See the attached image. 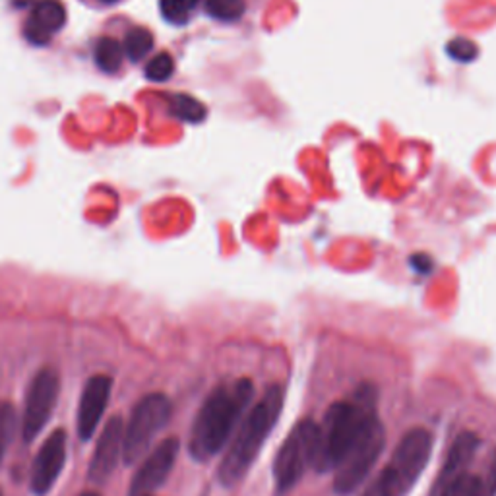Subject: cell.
Wrapping results in <instances>:
<instances>
[{"label":"cell","instance_id":"6da1fadb","mask_svg":"<svg viewBox=\"0 0 496 496\" xmlns=\"http://www.w3.org/2000/svg\"><path fill=\"white\" fill-rule=\"evenodd\" d=\"M376 401V388L372 384H360L353 398L329 406L316 430L313 469L318 473L336 471L360 434L372 421L378 419Z\"/></svg>","mask_w":496,"mask_h":496},{"label":"cell","instance_id":"7a4b0ae2","mask_svg":"<svg viewBox=\"0 0 496 496\" xmlns=\"http://www.w3.org/2000/svg\"><path fill=\"white\" fill-rule=\"evenodd\" d=\"M254 396L251 378H236L217 386L205 398L190 430L189 452L196 461H210L223 450Z\"/></svg>","mask_w":496,"mask_h":496},{"label":"cell","instance_id":"3957f363","mask_svg":"<svg viewBox=\"0 0 496 496\" xmlns=\"http://www.w3.org/2000/svg\"><path fill=\"white\" fill-rule=\"evenodd\" d=\"M283 409V390L279 386H270L260 401L246 413L243 422L236 427V434L229 450L223 456L217 479L223 487H235L244 479L248 469L252 468L254 460L260 453L267 434L272 432Z\"/></svg>","mask_w":496,"mask_h":496},{"label":"cell","instance_id":"277c9868","mask_svg":"<svg viewBox=\"0 0 496 496\" xmlns=\"http://www.w3.org/2000/svg\"><path fill=\"white\" fill-rule=\"evenodd\" d=\"M432 446L434 438L427 429L415 427L403 434L396 452L372 487L376 496H406L425 471Z\"/></svg>","mask_w":496,"mask_h":496},{"label":"cell","instance_id":"5b68a950","mask_svg":"<svg viewBox=\"0 0 496 496\" xmlns=\"http://www.w3.org/2000/svg\"><path fill=\"white\" fill-rule=\"evenodd\" d=\"M173 413L171 399L165 394L143 396L132 409V415L124 425L122 461L134 465L146 456L153 438L167 425Z\"/></svg>","mask_w":496,"mask_h":496},{"label":"cell","instance_id":"8992f818","mask_svg":"<svg viewBox=\"0 0 496 496\" xmlns=\"http://www.w3.org/2000/svg\"><path fill=\"white\" fill-rule=\"evenodd\" d=\"M384 446H386L384 425H382L380 419H375L336 468L334 491L339 496L353 494L360 484L367 481Z\"/></svg>","mask_w":496,"mask_h":496},{"label":"cell","instance_id":"52a82bcc","mask_svg":"<svg viewBox=\"0 0 496 496\" xmlns=\"http://www.w3.org/2000/svg\"><path fill=\"white\" fill-rule=\"evenodd\" d=\"M318 425L314 421L305 419L289 432V437L277 450L274 461V481L275 492L285 494L301 481L305 471L313 468L314 444Z\"/></svg>","mask_w":496,"mask_h":496},{"label":"cell","instance_id":"ba28073f","mask_svg":"<svg viewBox=\"0 0 496 496\" xmlns=\"http://www.w3.org/2000/svg\"><path fill=\"white\" fill-rule=\"evenodd\" d=\"M58 391L60 378L55 368H41L37 375L31 378L22 417V437L26 442L35 440L41 430L45 429L57 407Z\"/></svg>","mask_w":496,"mask_h":496},{"label":"cell","instance_id":"9c48e42d","mask_svg":"<svg viewBox=\"0 0 496 496\" xmlns=\"http://www.w3.org/2000/svg\"><path fill=\"white\" fill-rule=\"evenodd\" d=\"M179 452V438L169 437L161 440L158 446L148 453L146 460L142 461L138 471L134 473L128 496H153V492L161 489L165 481H167L174 463H177Z\"/></svg>","mask_w":496,"mask_h":496},{"label":"cell","instance_id":"30bf717a","mask_svg":"<svg viewBox=\"0 0 496 496\" xmlns=\"http://www.w3.org/2000/svg\"><path fill=\"white\" fill-rule=\"evenodd\" d=\"M68 437L62 429L53 430L39 448L29 475V487L35 494H47L55 487L58 475L65 469Z\"/></svg>","mask_w":496,"mask_h":496},{"label":"cell","instance_id":"8fae6325","mask_svg":"<svg viewBox=\"0 0 496 496\" xmlns=\"http://www.w3.org/2000/svg\"><path fill=\"white\" fill-rule=\"evenodd\" d=\"M122 438H124V421L120 415H112L105 427H103L99 438L96 442V452H93L88 479L96 484L107 483L112 473H115L119 461L122 460Z\"/></svg>","mask_w":496,"mask_h":496},{"label":"cell","instance_id":"7c38bea8","mask_svg":"<svg viewBox=\"0 0 496 496\" xmlns=\"http://www.w3.org/2000/svg\"><path fill=\"white\" fill-rule=\"evenodd\" d=\"M111 391L112 380L107 375H96L86 382L76 417V429L81 440H89L96 434L103 415H105Z\"/></svg>","mask_w":496,"mask_h":496},{"label":"cell","instance_id":"4fadbf2b","mask_svg":"<svg viewBox=\"0 0 496 496\" xmlns=\"http://www.w3.org/2000/svg\"><path fill=\"white\" fill-rule=\"evenodd\" d=\"M479 437L475 432H461L460 437L452 442L446 453V460L442 463V469L437 475V481L432 484L430 496H440L450 484L456 483L461 475L468 473V468L475 453L479 450Z\"/></svg>","mask_w":496,"mask_h":496},{"label":"cell","instance_id":"5bb4252c","mask_svg":"<svg viewBox=\"0 0 496 496\" xmlns=\"http://www.w3.org/2000/svg\"><path fill=\"white\" fill-rule=\"evenodd\" d=\"M66 24V8L58 0H39L31 8L24 34L29 43L45 45Z\"/></svg>","mask_w":496,"mask_h":496},{"label":"cell","instance_id":"9a60e30c","mask_svg":"<svg viewBox=\"0 0 496 496\" xmlns=\"http://www.w3.org/2000/svg\"><path fill=\"white\" fill-rule=\"evenodd\" d=\"M93 58H96V65L99 70L107 72V74H115V72L122 66L124 49L117 39L101 37L96 43Z\"/></svg>","mask_w":496,"mask_h":496},{"label":"cell","instance_id":"2e32d148","mask_svg":"<svg viewBox=\"0 0 496 496\" xmlns=\"http://www.w3.org/2000/svg\"><path fill=\"white\" fill-rule=\"evenodd\" d=\"M205 14L217 22L233 24L244 16L248 3L246 0H204Z\"/></svg>","mask_w":496,"mask_h":496},{"label":"cell","instance_id":"e0dca14e","mask_svg":"<svg viewBox=\"0 0 496 496\" xmlns=\"http://www.w3.org/2000/svg\"><path fill=\"white\" fill-rule=\"evenodd\" d=\"M200 0H159V10L165 22L171 26H186L198 10Z\"/></svg>","mask_w":496,"mask_h":496},{"label":"cell","instance_id":"ac0fdd59","mask_svg":"<svg viewBox=\"0 0 496 496\" xmlns=\"http://www.w3.org/2000/svg\"><path fill=\"white\" fill-rule=\"evenodd\" d=\"M122 49H124V55H127L132 60H140L146 55H150L151 49H153L151 31L146 29V27H142V26L128 29L127 37H124Z\"/></svg>","mask_w":496,"mask_h":496},{"label":"cell","instance_id":"d6986e66","mask_svg":"<svg viewBox=\"0 0 496 496\" xmlns=\"http://www.w3.org/2000/svg\"><path fill=\"white\" fill-rule=\"evenodd\" d=\"M171 112L181 120L200 122L205 117V107L200 101H196L189 96H173L171 97Z\"/></svg>","mask_w":496,"mask_h":496},{"label":"cell","instance_id":"ffe728a7","mask_svg":"<svg viewBox=\"0 0 496 496\" xmlns=\"http://www.w3.org/2000/svg\"><path fill=\"white\" fill-rule=\"evenodd\" d=\"M18 430V417L14 407L10 403H3L0 406V463H3L6 450L12 444Z\"/></svg>","mask_w":496,"mask_h":496},{"label":"cell","instance_id":"44dd1931","mask_svg":"<svg viewBox=\"0 0 496 496\" xmlns=\"http://www.w3.org/2000/svg\"><path fill=\"white\" fill-rule=\"evenodd\" d=\"M174 72V62L171 55L159 53L155 55L146 66V78L150 81H167Z\"/></svg>","mask_w":496,"mask_h":496},{"label":"cell","instance_id":"7402d4cb","mask_svg":"<svg viewBox=\"0 0 496 496\" xmlns=\"http://www.w3.org/2000/svg\"><path fill=\"white\" fill-rule=\"evenodd\" d=\"M473 496H496V450L489 461V468L483 475H477Z\"/></svg>","mask_w":496,"mask_h":496},{"label":"cell","instance_id":"603a6c76","mask_svg":"<svg viewBox=\"0 0 496 496\" xmlns=\"http://www.w3.org/2000/svg\"><path fill=\"white\" fill-rule=\"evenodd\" d=\"M475 484H477V475L465 473L456 483L450 484V487L444 491L440 496H473Z\"/></svg>","mask_w":496,"mask_h":496},{"label":"cell","instance_id":"cb8c5ba5","mask_svg":"<svg viewBox=\"0 0 496 496\" xmlns=\"http://www.w3.org/2000/svg\"><path fill=\"white\" fill-rule=\"evenodd\" d=\"M91 3L97 6H112V4H117L119 0H91Z\"/></svg>","mask_w":496,"mask_h":496},{"label":"cell","instance_id":"d4e9b609","mask_svg":"<svg viewBox=\"0 0 496 496\" xmlns=\"http://www.w3.org/2000/svg\"><path fill=\"white\" fill-rule=\"evenodd\" d=\"M31 3H34V0H14V4H16L18 8H26V6H29Z\"/></svg>","mask_w":496,"mask_h":496},{"label":"cell","instance_id":"484cf974","mask_svg":"<svg viewBox=\"0 0 496 496\" xmlns=\"http://www.w3.org/2000/svg\"><path fill=\"white\" fill-rule=\"evenodd\" d=\"M80 496H99L97 492H81Z\"/></svg>","mask_w":496,"mask_h":496},{"label":"cell","instance_id":"4316f807","mask_svg":"<svg viewBox=\"0 0 496 496\" xmlns=\"http://www.w3.org/2000/svg\"><path fill=\"white\" fill-rule=\"evenodd\" d=\"M0 496H3V492H0Z\"/></svg>","mask_w":496,"mask_h":496}]
</instances>
